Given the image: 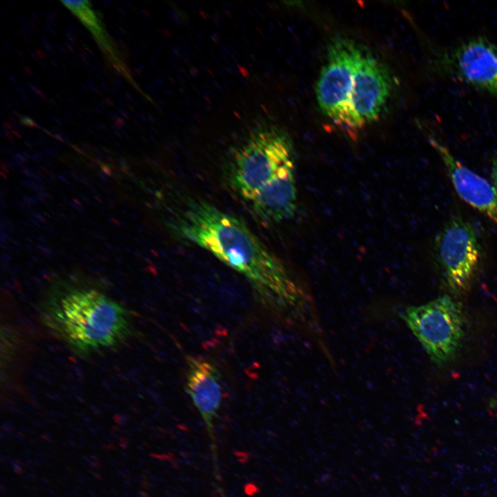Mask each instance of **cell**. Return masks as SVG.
I'll use <instances>...</instances> for the list:
<instances>
[{
  "label": "cell",
  "mask_w": 497,
  "mask_h": 497,
  "mask_svg": "<svg viewBox=\"0 0 497 497\" xmlns=\"http://www.w3.org/2000/svg\"><path fill=\"white\" fill-rule=\"evenodd\" d=\"M362 51L363 49L350 39L337 37L332 40L315 87L317 101L322 112L344 128L356 66Z\"/></svg>",
  "instance_id": "obj_7"
},
{
  "label": "cell",
  "mask_w": 497,
  "mask_h": 497,
  "mask_svg": "<svg viewBox=\"0 0 497 497\" xmlns=\"http://www.w3.org/2000/svg\"><path fill=\"white\" fill-rule=\"evenodd\" d=\"M186 363V391L202 418L215 451L213 425L222 400L221 374L213 363L200 356L187 355Z\"/></svg>",
  "instance_id": "obj_10"
},
{
  "label": "cell",
  "mask_w": 497,
  "mask_h": 497,
  "mask_svg": "<svg viewBox=\"0 0 497 497\" xmlns=\"http://www.w3.org/2000/svg\"><path fill=\"white\" fill-rule=\"evenodd\" d=\"M295 166L294 150L287 134L274 124L260 122L248 130L233 150L228 182L249 203L280 173Z\"/></svg>",
  "instance_id": "obj_3"
},
{
  "label": "cell",
  "mask_w": 497,
  "mask_h": 497,
  "mask_svg": "<svg viewBox=\"0 0 497 497\" xmlns=\"http://www.w3.org/2000/svg\"><path fill=\"white\" fill-rule=\"evenodd\" d=\"M429 63L436 76L497 98V46L485 36H475L451 46H434Z\"/></svg>",
  "instance_id": "obj_5"
},
{
  "label": "cell",
  "mask_w": 497,
  "mask_h": 497,
  "mask_svg": "<svg viewBox=\"0 0 497 497\" xmlns=\"http://www.w3.org/2000/svg\"><path fill=\"white\" fill-rule=\"evenodd\" d=\"M72 12L93 34L96 41L112 64L119 71L123 72L125 77H130L124 65L119 59V55L115 46L112 43L110 39L101 26L99 15L92 9L90 3L88 1L81 3L73 9Z\"/></svg>",
  "instance_id": "obj_12"
},
{
  "label": "cell",
  "mask_w": 497,
  "mask_h": 497,
  "mask_svg": "<svg viewBox=\"0 0 497 497\" xmlns=\"http://www.w3.org/2000/svg\"><path fill=\"white\" fill-rule=\"evenodd\" d=\"M172 226L179 237L242 274L264 307L293 318L303 315L308 304L303 287L242 220L208 202L193 201L177 214Z\"/></svg>",
  "instance_id": "obj_1"
},
{
  "label": "cell",
  "mask_w": 497,
  "mask_h": 497,
  "mask_svg": "<svg viewBox=\"0 0 497 497\" xmlns=\"http://www.w3.org/2000/svg\"><path fill=\"white\" fill-rule=\"evenodd\" d=\"M391 84L384 65L363 50L356 66L345 128L358 130L376 121L389 97Z\"/></svg>",
  "instance_id": "obj_8"
},
{
  "label": "cell",
  "mask_w": 497,
  "mask_h": 497,
  "mask_svg": "<svg viewBox=\"0 0 497 497\" xmlns=\"http://www.w3.org/2000/svg\"><path fill=\"white\" fill-rule=\"evenodd\" d=\"M437 266L449 292L463 295L478 273L483 251L474 226L460 216L449 220L434 242Z\"/></svg>",
  "instance_id": "obj_6"
},
{
  "label": "cell",
  "mask_w": 497,
  "mask_h": 497,
  "mask_svg": "<svg viewBox=\"0 0 497 497\" xmlns=\"http://www.w3.org/2000/svg\"><path fill=\"white\" fill-rule=\"evenodd\" d=\"M400 316L433 363L442 367L456 358L465 331L460 303L443 295L425 304L407 306Z\"/></svg>",
  "instance_id": "obj_4"
},
{
  "label": "cell",
  "mask_w": 497,
  "mask_h": 497,
  "mask_svg": "<svg viewBox=\"0 0 497 497\" xmlns=\"http://www.w3.org/2000/svg\"><path fill=\"white\" fill-rule=\"evenodd\" d=\"M39 311L44 325L82 357L118 348L135 331L126 306L83 282H55L44 293Z\"/></svg>",
  "instance_id": "obj_2"
},
{
  "label": "cell",
  "mask_w": 497,
  "mask_h": 497,
  "mask_svg": "<svg viewBox=\"0 0 497 497\" xmlns=\"http://www.w3.org/2000/svg\"><path fill=\"white\" fill-rule=\"evenodd\" d=\"M428 139L459 197L497 226V191L493 184L462 164L436 135L429 133Z\"/></svg>",
  "instance_id": "obj_9"
},
{
  "label": "cell",
  "mask_w": 497,
  "mask_h": 497,
  "mask_svg": "<svg viewBox=\"0 0 497 497\" xmlns=\"http://www.w3.org/2000/svg\"><path fill=\"white\" fill-rule=\"evenodd\" d=\"M491 178L493 182L492 184L497 191V154L492 159Z\"/></svg>",
  "instance_id": "obj_13"
},
{
  "label": "cell",
  "mask_w": 497,
  "mask_h": 497,
  "mask_svg": "<svg viewBox=\"0 0 497 497\" xmlns=\"http://www.w3.org/2000/svg\"><path fill=\"white\" fill-rule=\"evenodd\" d=\"M248 204L254 213L267 223L276 224L292 218L297 208L295 167L280 173Z\"/></svg>",
  "instance_id": "obj_11"
}]
</instances>
